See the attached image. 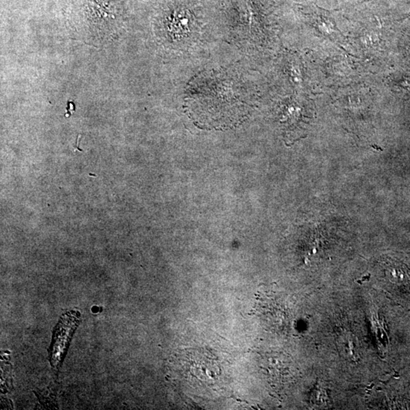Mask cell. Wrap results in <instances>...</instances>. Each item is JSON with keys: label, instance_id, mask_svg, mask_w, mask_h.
<instances>
[{"label": "cell", "instance_id": "cell-1", "mask_svg": "<svg viewBox=\"0 0 410 410\" xmlns=\"http://www.w3.org/2000/svg\"><path fill=\"white\" fill-rule=\"evenodd\" d=\"M234 84L220 74H204L192 83L185 106L193 120L205 128L228 127L246 112Z\"/></svg>", "mask_w": 410, "mask_h": 410}, {"label": "cell", "instance_id": "cell-2", "mask_svg": "<svg viewBox=\"0 0 410 410\" xmlns=\"http://www.w3.org/2000/svg\"><path fill=\"white\" fill-rule=\"evenodd\" d=\"M74 111H76V106H74V103H73L72 101H68V105H67L66 114H65V117H71V116L74 114Z\"/></svg>", "mask_w": 410, "mask_h": 410}]
</instances>
